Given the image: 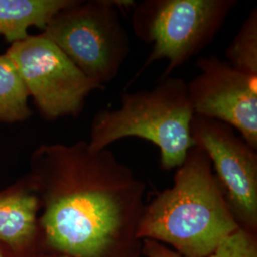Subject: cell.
<instances>
[{"label": "cell", "instance_id": "9a60e30c", "mask_svg": "<svg viewBox=\"0 0 257 257\" xmlns=\"http://www.w3.org/2000/svg\"><path fill=\"white\" fill-rule=\"evenodd\" d=\"M0 257H14L6 249L0 246Z\"/></svg>", "mask_w": 257, "mask_h": 257}, {"label": "cell", "instance_id": "4fadbf2b", "mask_svg": "<svg viewBox=\"0 0 257 257\" xmlns=\"http://www.w3.org/2000/svg\"><path fill=\"white\" fill-rule=\"evenodd\" d=\"M209 257H257V234L239 228L223 239Z\"/></svg>", "mask_w": 257, "mask_h": 257}, {"label": "cell", "instance_id": "52a82bcc", "mask_svg": "<svg viewBox=\"0 0 257 257\" xmlns=\"http://www.w3.org/2000/svg\"><path fill=\"white\" fill-rule=\"evenodd\" d=\"M191 137L209 156L239 228L257 234V150L229 125L198 115L192 120Z\"/></svg>", "mask_w": 257, "mask_h": 257}, {"label": "cell", "instance_id": "8992f818", "mask_svg": "<svg viewBox=\"0 0 257 257\" xmlns=\"http://www.w3.org/2000/svg\"><path fill=\"white\" fill-rule=\"evenodd\" d=\"M46 120L77 116L88 96L104 87L86 76L41 34L11 44L5 53Z\"/></svg>", "mask_w": 257, "mask_h": 257}, {"label": "cell", "instance_id": "277c9868", "mask_svg": "<svg viewBox=\"0 0 257 257\" xmlns=\"http://www.w3.org/2000/svg\"><path fill=\"white\" fill-rule=\"evenodd\" d=\"M237 5L236 0H145L133 8L136 37L152 46L145 62L128 81L135 82L156 61L168 64L159 80L198 55L216 37Z\"/></svg>", "mask_w": 257, "mask_h": 257}, {"label": "cell", "instance_id": "2e32d148", "mask_svg": "<svg viewBox=\"0 0 257 257\" xmlns=\"http://www.w3.org/2000/svg\"><path fill=\"white\" fill-rule=\"evenodd\" d=\"M42 257H62V256H42Z\"/></svg>", "mask_w": 257, "mask_h": 257}, {"label": "cell", "instance_id": "8fae6325", "mask_svg": "<svg viewBox=\"0 0 257 257\" xmlns=\"http://www.w3.org/2000/svg\"><path fill=\"white\" fill-rule=\"evenodd\" d=\"M29 93L16 66L6 54L0 55V123L15 124L32 116Z\"/></svg>", "mask_w": 257, "mask_h": 257}, {"label": "cell", "instance_id": "5b68a950", "mask_svg": "<svg viewBox=\"0 0 257 257\" xmlns=\"http://www.w3.org/2000/svg\"><path fill=\"white\" fill-rule=\"evenodd\" d=\"M115 0H74L58 12L41 35L83 74L103 87L118 75L132 51Z\"/></svg>", "mask_w": 257, "mask_h": 257}, {"label": "cell", "instance_id": "3957f363", "mask_svg": "<svg viewBox=\"0 0 257 257\" xmlns=\"http://www.w3.org/2000/svg\"><path fill=\"white\" fill-rule=\"evenodd\" d=\"M194 116L187 82L180 77L158 80L152 90L125 92L116 110H100L91 125L90 147L100 151L120 139L139 138L158 148L164 171L177 169L194 146Z\"/></svg>", "mask_w": 257, "mask_h": 257}, {"label": "cell", "instance_id": "7a4b0ae2", "mask_svg": "<svg viewBox=\"0 0 257 257\" xmlns=\"http://www.w3.org/2000/svg\"><path fill=\"white\" fill-rule=\"evenodd\" d=\"M237 229L209 156L193 146L177 168L173 187L145 205L138 237L171 245L182 256L209 257Z\"/></svg>", "mask_w": 257, "mask_h": 257}, {"label": "cell", "instance_id": "ba28073f", "mask_svg": "<svg viewBox=\"0 0 257 257\" xmlns=\"http://www.w3.org/2000/svg\"><path fill=\"white\" fill-rule=\"evenodd\" d=\"M195 66L199 74L187 83L194 115L229 125L257 150V77L215 55L198 58Z\"/></svg>", "mask_w": 257, "mask_h": 257}, {"label": "cell", "instance_id": "6da1fadb", "mask_svg": "<svg viewBox=\"0 0 257 257\" xmlns=\"http://www.w3.org/2000/svg\"><path fill=\"white\" fill-rule=\"evenodd\" d=\"M27 176L40 204L39 257H142L146 185L88 141L37 148Z\"/></svg>", "mask_w": 257, "mask_h": 257}, {"label": "cell", "instance_id": "9c48e42d", "mask_svg": "<svg viewBox=\"0 0 257 257\" xmlns=\"http://www.w3.org/2000/svg\"><path fill=\"white\" fill-rule=\"evenodd\" d=\"M37 192L27 175L0 191V246L14 257H39Z\"/></svg>", "mask_w": 257, "mask_h": 257}, {"label": "cell", "instance_id": "5bb4252c", "mask_svg": "<svg viewBox=\"0 0 257 257\" xmlns=\"http://www.w3.org/2000/svg\"><path fill=\"white\" fill-rule=\"evenodd\" d=\"M142 254L146 257H185L152 239L142 240Z\"/></svg>", "mask_w": 257, "mask_h": 257}, {"label": "cell", "instance_id": "7c38bea8", "mask_svg": "<svg viewBox=\"0 0 257 257\" xmlns=\"http://www.w3.org/2000/svg\"><path fill=\"white\" fill-rule=\"evenodd\" d=\"M226 57L233 68L257 77V8L254 7L226 50Z\"/></svg>", "mask_w": 257, "mask_h": 257}, {"label": "cell", "instance_id": "30bf717a", "mask_svg": "<svg viewBox=\"0 0 257 257\" xmlns=\"http://www.w3.org/2000/svg\"><path fill=\"white\" fill-rule=\"evenodd\" d=\"M74 0H0V36L10 44L30 35L29 29L42 31L55 15Z\"/></svg>", "mask_w": 257, "mask_h": 257}]
</instances>
